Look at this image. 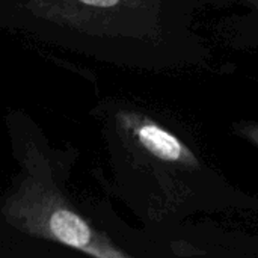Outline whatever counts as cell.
<instances>
[{
    "label": "cell",
    "mask_w": 258,
    "mask_h": 258,
    "mask_svg": "<svg viewBox=\"0 0 258 258\" xmlns=\"http://www.w3.org/2000/svg\"><path fill=\"white\" fill-rule=\"evenodd\" d=\"M234 0H0V30L130 70H212L200 18Z\"/></svg>",
    "instance_id": "obj_1"
},
{
    "label": "cell",
    "mask_w": 258,
    "mask_h": 258,
    "mask_svg": "<svg viewBox=\"0 0 258 258\" xmlns=\"http://www.w3.org/2000/svg\"><path fill=\"white\" fill-rule=\"evenodd\" d=\"M257 213H258V210H257Z\"/></svg>",
    "instance_id": "obj_6"
},
{
    "label": "cell",
    "mask_w": 258,
    "mask_h": 258,
    "mask_svg": "<svg viewBox=\"0 0 258 258\" xmlns=\"http://www.w3.org/2000/svg\"><path fill=\"white\" fill-rule=\"evenodd\" d=\"M236 12L219 20L216 36L227 45L258 53V0H234Z\"/></svg>",
    "instance_id": "obj_4"
},
{
    "label": "cell",
    "mask_w": 258,
    "mask_h": 258,
    "mask_svg": "<svg viewBox=\"0 0 258 258\" xmlns=\"http://www.w3.org/2000/svg\"><path fill=\"white\" fill-rule=\"evenodd\" d=\"M6 124L20 174L0 200V231L97 258L166 257L154 236L125 225L107 201L85 203L68 190L77 150L54 148L23 112H9Z\"/></svg>",
    "instance_id": "obj_3"
},
{
    "label": "cell",
    "mask_w": 258,
    "mask_h": 258,
    "mask_svg": "<svg viewBox=\"0 0 258 258\" xmlns=\"http://www.w3.org/2000/svg\"><path fill=\"white\" fill-rule=\"evenodd\" d=\"M236 132L243 136L245 139L251 141L252 144H255L258 147V124L257 122H251V121H245V122H237L234 125Z\"/></svg>",
    "instance_id": "obj_5"
},
{
    "label": "cell",
    "mask_w": 258,
    "mask_h": 258,
    "mask_svg": "<svg viewBox=\"0 0 258 258\" xmlns=\"http://www.w3.org/2000/svg\"><path fill=\"white\" fill-rule=\"evenodd\" d=\"M91 115L100 125L109 165L107 178L97 177L163 243L168 255L169 237L194 215L258 210V200L230 184L139 103L104 98Z\"/></svg>",
    "instance_id": "obj_2"
}]
</instances>
